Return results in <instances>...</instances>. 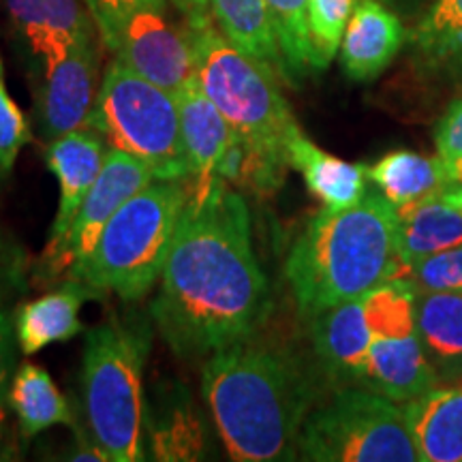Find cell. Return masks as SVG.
I'll return each mask as SVG.
<instances>
[{
	"label": "cell",
	"mask_w": 462,
	"mask_h": 462,
	"mask_svg": "<svg viewBox=\"0 0 462 462\" xmlns=\"http://www.w3.org/2000/svg\"><path fill=\"white\" fill-rule=\"evenodd\" d=\"M150 315L184 360L255 337L268 319L270 287L253 246L251 210L225 180L201 204L187 201Z\"/></svg>",
	"instance_id": "1"
},
{
	"label": "cell",
	"mask_w": 462,
	"mask_h": 462,
	"mask_svg": "<svg viewBox=\"0 0 462 462\" xmlns=\"http://www.w3.org/2000/svg\"><path fill=\"white\" fill-rule=\"evenodd\" d=\"M201 392L231 458H296L317 388L291 351L255 337L225 346L206 357Z\"/></svg>",
	"instance_id": "2"
},
{
	"label": "cell",
	"mask_w": 462,
	"mask_h": 462,
	"mask_svg": "<svg viewBox=\"0 0 462 462\" xmlns=\"http://www.w3.org/2000/svg\"><path fill=\"white\" fill-rule=\"evenodd\" d=\"M398 212L377 189L356 206L323 210L293 242L285 276L302 319L401 276Z\"/></svg>",
	"instance_id": "3"
},
{
	"label": "cell",
	"mask_w": 462,
	"mask_h": 462,
	"mask_svg": "<svg viewBox=\"0 0 462 462\" xmlns=\"http://www.w3.org/2000/svg\"><path fill=\"white\" fill-rule=\"evenodd\" d=\"M152 317L112 315L84 340L82 396L88 429L112 462L146 460L143 371Z\"/></svg>",
	"instance_id": "4"
},
{
	"label": "cell",
	"mask_w": 462,
	"mask_h": 462,
	"mask_svg": "<svg viewBox=\"0 0 462 462\" xmlns=\"http://www.w3.org/2000/svg\"><path fill=\"white\" fill-rule=\"evenodd\" d=\"M195 75L221 109L234 135L265 154L285 159L287 137L298 126L279 86V75L236 48L212 24L210 14L189 17Z\"/></svg>",
	"instance_id": "5"
},
{
	"label": "cell",
	"mask_w": 462,
	"mask_h": 462,
	"mask_svg": "<svg viewBox=\"0 0 462 462\" xmlns=\"http://www.w3.org/2000/svg\"><path fill=\"white\" fill-rule=\"evenodd\" d=\"M184 180H152L126 199L103 229L95 251L71 279L137 302L161 281L187 208Z\"/></svg>",
	"instance_id": "6"
},
{
	"label": "cell",
	"mask_w": 462,
	"mask_h": 462,
	"mask_svg": "<svg viewBox=\"0 0 462 462\" xmlns=\"http://www.w3.org/2000/svg\"><path fill=\"white\" fill-rule=\"evenodd\" d=\"M88 129L99 133L107 148L142 161L157 180L187 182L189 165L176 97L148 82L120 58L106 69Z\"/></svg>",
	"instance_id": "7"
},
{
	"label": "cell",
	"mask_w": 462,
	"mask_h": 462,
	"mask_svg": "<svg viewBox=\"0 0 462 462\" xmlns=\"http://www.w3.org/2000/svg\"><path fill=\"white\" fill-rule=\"evenodd\" d=\"M298 454L315 462H420L402 407L364 388H343L306 418Z\"/></svg>",
	"instance_id": "8"
},
{
	"label": "cell",
	"mask_w": 462,
	"mask_h": 462,
	"mask_svg": "<svg viewBox=\"0 0 462 462\" xmlns=\"http://www.w3.org/2000/svg\"><path fill=\"white\" fill-rule=\"evenodd\" d=\"M157 180L154 173L142 161H137L123 150L107 148L106 163L79 206L71 227H69L62 245L50 255H43V270L50 276L67 274V279L78 273L95 251L103 229L120 210V206L133 195L140 193L143 187Z\"/></svg>",
	"instance_id": "9"
},
{
	"label": "cell",
	"mask_w": 462,
	"mask_h": 462,
	"mask_svg": "<svg viewBox=\"0 0 462 462\" xmlns=\"http://www.w3.org/2000/svg\"><path fill=\"white\" fill-rule=\"evenodd\" d=\"M114 54L173 97L195 78L189 34L167 22L163 7H142L131 14L120 31Z\"/></svg>",
	"instance_id": "10"
},
{
	"label": "cell",
	"mask_w": 462,
	"mask_h": 462,
	"mask_svg": "<svg viewBox=\"0 0 462 462\" xmlns=\"http://www.w3.org/2000/svg\"><path fill=\"white\" fill-rule=\"evenodd\" d=\"M99 79L97 39L79 43L43 69V88L39 92V123L48 140L67 133L88 129L95 109Z\"/></svg>",
	"instance_id": "11"
},
{
	"label": "cell",
	"mask_w": 462,
	"mask_h": 462,
	"mask_svg": "<svg viewBox=\"0 0 462 462\" xmlns=\"http://www.w3.org/2000/svg\"><path fill=\"white\" fill-rule=\"evenodd\" d=\"M176 101L180 109L182 143L189 165V201L201 204L221 180L218 165L234 140V129L201 88L198 75L178 92Z\"/></svg>",
	"instance_id": "12"
},
{
	"label": "cell",
	"mask_w": 462,
	"mask_h": 462,
	"mask_svg": "<svg viewBox=\"0 0 462 462\" xmlns=\"http://www.w3.org/2000/svg\"><path fill=\"white\" fill-rule=\"evenodd\" d=\"M5 9L42 69L99 34L84 0H5Z\"/></svg>",
	"instance_id": "13"
},
{
	"label": "cell",
	"mask_w": 462,
	"mask_h": 462,
	"mask_svg": "<svg viewBox=\"0 0 462 462\" xmlns=\"http://www.w3.org/2000/svg\"><path fill=\"white\" fill-rule=\"evenodd\" d=\"M107 143L97 131L79 129L50 142L45 161L58 180V210L51 223L50 240L43 255L54 253L65 240L79 206L90 193L106 163Z\"/></svg>",
	"instance_id": "14"
},
{
	"label": "cell",
	"mask_w": 462,
	"mask_h": 462,
	"mask_svg": "<svg viewBox=\"0 0 462 462\" xmlns=\"http://www.w3.org/2000/svg\"><path fill=\"white\" fill-rule=\"evenodd\" d=\"M404 26L379 0H360L345 28L340 65L354 82H373L392 65L404 45Z\"/></svg>",
	"instance_id": "15"
},
{
	"label": "cell",
	"mask_w": 462,
	"mask_h": 462,
	"mask_svg": "<svg viewBox=\"0 0 462 462\" xmlns=\"http://www.w3.org/2000/svg\"><path fill=\"white\" fill-rule=\"evenodd\" d=\"M439 383L418 332L402 338H371L360 388L404 404Z\"/></svg>",
	"instance_id": "16"
},
{
	"label": "cell",
	"mask_w": 462,
	"mask_h": 462,
	"mask_svg": "<svg viewBox=\"0 0 462 462\" xmlns=\"http://www.w3.org/2000/svg\"><path fill=\"white\" fill-rule=\"evenodd\" d=\"M106 293L82 281L67 279L56 291L22 304L14 315L15 337L22 354L34 356L45 346L65 343L82 332V306L90 300L103 298Z\"/></svg>",
	"instance_id": "17"
},
{
	"label": "cell",
	"mask_w": 462,
	"mask_h": 462,
	"mask_svg": "<svg viewBox=\"0 0 462 462\" xmlns=\"http://www.w3.org/2000/svg\"><path fill=\"white\" fill-rule=\"evenodd\" d=\"M402 411L420 462H462V383L437 385Z\"/></svg>",
	"instance_id": "18"
},
{
	"label": "cell",
	"mask_w": 462,
	"mask_h": 462,
	"mask_svg": "<svg viewBox=\"0 0 462 462\" xmlns=\"http://www.w3.org/2000/svg\"><path fill=\"white\" fill-rule=\"evenodd\" d=\"M289 165L302 173L306 187L328 210H343L356 206L366 189V167L346 163L321 150L304 135L300 125L287 137Z\"/></svg>",
	"instance_id": "19"
},
{
	"label": "cell",
	"mask_w": 462,
	"mask_h": 462,
	"mask_svg": "<svg viewBox=\"0 0 462 462\" xmlns=\"http://www.w3.org/2000/svg\"><path fill=\"white\" fill-rule=\"evenodd\" d=\"M415 319L439 381L462 383V291L420 293Z\"/></svg>",
	"instance_id": "20"
},
{
	"label": "cell",
	"mask_w": 462,
	"mask_h": 462,
	"mask_svg": "<svg viewBox=\"0 0 462 462\" xmlns=\"http://www.w3.org/2000/svg\"><path fill=\"white\" fill-rule=\"evenodd\" d=\"M368 180L396 208L404 212L421 201L443 193L448 182L446 163L441 157H426L411 150H394L366 167Z\"/></svg>",
	"instance_id": "21"
},
{
	"label": "cell",
	"mask_w": 462,
	"mask_h": 462,
	"mask_svg": "<svg viewBox=\"0 0 462 462\" xmlns=\"http://www.w3.org/2000/svg\"><path fill=\"white\" fill-rule=\"evenodd\" d=\"M462 245V212L441 195L398 212L401 274L421 259Z\"/></svg>",
	"instance_id": "22"
},
{
	"label": "cell",
	"mask_w": 462,
	"mask_h": 462,
	"mask_svg": "<svg viewBox=\"0 0 462 462\" xmlns=\"http://www.w3.org/2000/svg\"><path fill=\"white\" fill-rule=\"evenodd\" d=\"M413 60L437 79H462V0H435L411 37Z\"/></svg>",
	"instance_id": "23"
},
{
	"label": "cell",
	"mask_w": 462,
	"mask_h": 462,
	"mask_svg": "<svg viewBox=\"0 0 462 462\" xmlns=\"http://www.w3.org/2000/svg\"><path fill=\"white\" fill-rule=\"evenodd\" d=\"M9 404L24 439L37 437L51 426H73V411L56 388L51 374L39 364H22L9 388Z\"/></svg>",
	"instance_id": "24"
},
{
	"label": "cell",
	"mask_w": 462,
	"mask_h": 462,
	"mask_svg": "<svg viewBox=\"0 0 462 462\" xmlns=\"http://www.w3.org/2000/svg\"><path fill=\"white\" fill-rule=\"evenodd\" d=\"M210 9L221 32L236 48L285 79V62L265 0H210Z\"/></svg>",
	"instance_id": "25"
},
{
	"label": "cell",
	"mask_w": 462,
	"mask_h": 462,
	"mask_svg": "<svg viewBox=\"0 0 462 462\" xmlns=\"http://www.w3.org/2000/svg\"><path fill=\"white\" fill-rule=\"evenodd\" d=\"M265 3L285 62V82L296 84L306 73L313 71L309 22H306L309 0H265Z\"/></svg>",
	"instance_id": "26"
},
{
	"label": "cell",
	"mask_w": 462,
	"mask_h": 462,
	"mask_svg": "<svg viewBox=\"0 0 462 462\" xmlns=\"http://www.w3.org/2000/svg\"><path fill=\"white\" fill-rule=\"evenodd\" d=\"M356 5V0H309L306 22H309L313 71L330 67L343 43L345 28L354 15Z\"/></svg>",
	"instance_id": "27"
},
{
	"label": "cell",
	"mask_w": 462,
	"mask_h": 462,
	"mask_svg": "<svg viewBox=\"0 0 462 462\" xmlns=\"http://www.w3.org/2000/svg\"><path fill=\"white\" fill-rule=\"evenodd\" d=\"M418 293L462 291V245L426 257L398 276Z\"/></svg>",
	"instance_id": "28"
},
{
	"label": "cell",
	"mask_w": 462,
	"mask_h": 462,
	"mask_svg": "<svg viewBox=\"0 0 462 462\" xmlns=\"http://www.w3.org/2000/svg\"><path fill=\"white\" fill-rule=\"evenodd\" d=\"M31 142V126H28L24 112L9 95L5 84V65L0 56V170L9 173L15 165L20 150Z\"/></svg>",
	"instance_id": "29"
},
{
	"label": "cell",
	"mask_w": 462,
	"mask_h": 462,
	"mask_svg": "<svg viewBox=\"0 0 462 462\" xmlns=\"http://www.w3.org/2000/svg\"><path fill=\"white\" fill-rule=\"evenodd\" d=\"M92 20H95L99 39L107 45L109 51L116 50L120 31L131 14L142 7H163L165 0H84Z\"/></svg>",
	"instance_id": "30"
},
{
	"label": "cell",
	"mask_w": 462,
	"mask_h": 462,
	"mask_svg": "<svg viewBox=\"0 0 462 462\" xmlns=\"http://www.w3.org/2000/svg\"><path fill=\"white\" fill-rule=\"evenodd\" d=\"M435 146L443 163L462 159V95L439 120L435 129Z\"/></svg>",
	"instance_id": "31"
},
{
	"label": "cell",
	"mask_w": 462,
	"mask_h": 462,
	"mask_svg": "<svg viewBox=\"0 0 462 462\" xmlns=\"http://www.w3.org/2000/svg\"><path fill=\"white\" fill-rule=\"evenodd\" d=\"M15 326L0 302V407L9 396L11 381L15 371Z\"/></svg>",
	"instance_id": "32"
},
{
	"label": "cell",
	"mask_w": 462,
	"mask_h": 462,
	"mask_svg": "<svg viewBox=\"0 0 462 462\" xmlns=\"http://www.w3.org/2000/svg\"><path fill=\"white\" fill-rule=\"evenodd\" d=\"M446 171H448V182H446V189H443L441 198L462 212V159L446 163Z\"/></svg>",
	"instance_id": "33"
},
{
	"label": "cell",
	"mask_w": 462,
	"mask_h": 462,
	"mask_svg": "<svg viewBox=\"0 0 462 462\" xmlns=\"http://www.w3.org/2000/svg\"><path fill=\"white\" fill-rule=\"evenodd\" d=\"M171 3L187 15V20L201 14H210V0H171Z\"/></svg>",
	"instance_id": "34"
},
{
	"label": "cell",
	"mask_w": 462,
	"mask_h": 462,
	"mask_svg": "<svg viewBox=\"0 0 462 462\" xmlns=\"http://www.w3.org/2000/svg\"><path fill=\"white\" fill-rule=\"evenodd\" d=\"M3 176H5V173H3V170H0V180H3Z\"/></svg>",
	"instance_id": "35"
}]
</instances>
